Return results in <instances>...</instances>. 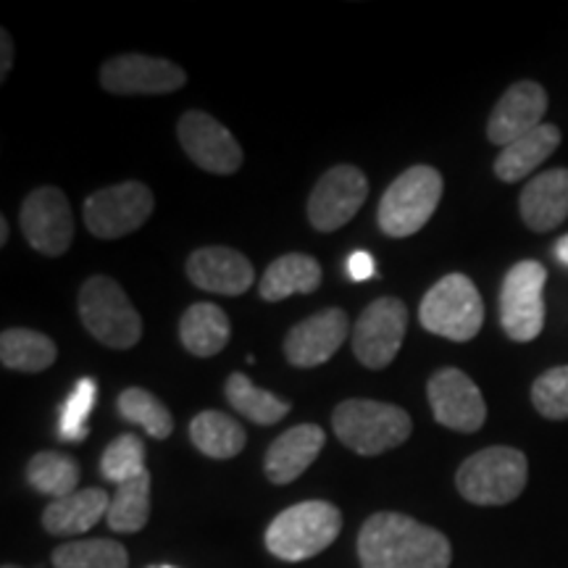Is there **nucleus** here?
<instances>
[{
  "instance_id": "nucleus-1",
  "label": "nucleus",
  "mask_w": 568,
  "mask_h": 568,
  "mask_svg": "<svg viewBox=\"0 0 568 568\" xmlns=\"http://www.w3.org/2000/svg\"><path fill=\"white\" fill-rule=\"evenodd\" d=\"M358 558L364 568H447L453 548L443 531L385 510L361 527Z\"/></svg>"
},
{
  "instance_id": "nucleus-2",
  "label": "nucleus",
  "mask_w": 568,
  "mask_h": 568,
  "mask_svg": "<svg viewBox=\"0 0 568 568\" xmlns=\"http://www.w3.org/2000/svg\"><path fill=\"white\" fill-rule=\"evenodd\" d=\"M339 529H343V514L337 506L326 500H305L282 510L268 524L264 539L274 558L297 564L329 548L339 537Z\"/></svg>"
},
{
  "instance_id": "nucleus-3",
  "label": "nucleus",
  "mask_w": 568,
  "mask_h": 568,
  "mask_svg": "<svg viewBox=\"0 0 568 568\" xmlns=\"http://www.w3.org/2000/svg\"><path fill=\"white\" fill-rule=\"evenodd\" d=\"M332 426L339 443L358 456H382L406 443L414 429L403 408L364 397L339 403L332 414Z\"/></svg>"
},
{
  "instance_id": "nucleus-4",
  "label": "nucleus",
  "mask_w": 568,
  "mask_h": 568,
  "mask_svg": "<svg viewBox=\"0 0 568 568\" xmlns=\"http://www.w3.org/2000/svg\"><path fill=\"white\" fill-rule=\"evenodd\" d=\"M529 477L527 456L516 447H485L460 464L458 493L474 506H508L524 493Z\"/></svg>"
},
{
  "instance_id": "nucleus-5",
  "label": "nucleus",
  "mask_w": 568,
  "mask_h": 568,
  "mask_svg": "<svg viewBox=\"0 0 568 568\" xmlns=\"http://www.w3.org/2000/svg\"><path fill=\"white\" fill-rule=\"evenodd\" d=\"M418 322L426 332L439 335L453 343H468L479 335L485 324V303L477 284L466 274H447L418 305Z\"/></svg>"
},
{
  "instance_id": "nucleus-6",
  "label": "nucleus",
  "mask_w": 568,
  "mask_h": 568,
  "mask_svg": "<svg viewBox=\"0 0 568 568\" xmlns=\"http://www.w3.org/2000/svg\"><path fill=\"white\" fill-rule=\"evenodd\" d=\"M80 318L84 329L105 347L126 351L142 337V318L138 308L111 276H90L80 290Z\"/></svg>"
},
{
  "instance_id": "nucleus-7",
  "label": "nucleus",
  "mask_w": 568,
  "mask_h": 568,
  "mask_svg": "<svg viewBox=\"0 0 568 568\" xmlns=\"http://www.w3.org/2000/svg\"><path fill=\"white\" fill-rule=\"evenodd\" d=\"M443 197V174L435 166H410L389 184L379 203V226L387 237L403 240L424 230Z\"/></svg>"
},
{
  "instance_id": "nucleus-8",
  "label": "nucleus",
  "mask_w": 568,
  "mask_h": 568,
  "mask_svg": "<svg viewBox=\"0 0 568 568\" xmlns=\"http://www.w3.org/2000/svg\"><path fill=\"white\" fill-rule=\"evenodd\" d=\"M545 282L548 272L537 261L510 266L500 287V326L514 343H531L545 326Z\"/></svg>"
},
{
  "instance_id": "nucleus-9",
  "label": "nucleus",
  "mask_w": 568,
  "mask_h": 568,
  "mask_svg": "<svg viewBox=\"0 0 568 568\" xmlns=\"http://www.w3.org/2000/svg\"><path fill=\"white\" fill-rule=\"evenodd\" d=\"M155 197L142 182L98 190L84 201V226L98 240H116L140 230L153 213Z\"/></svg>"
},
{
  "instance_id": "nucleus-10",
  "label": "nucleus",
  "mask_w": 568,
  "mask_h": 568,
  "mask_svg": "<svg viewBox=\"0 0 568 568\" xmlns=\"http://www.w3.org/2000/svg\"><path fill=\"white\" fill-rule=\"evenodd\" d=\"M408 308L397 297H376L353 326V353L366 368H387L400 351Z\"/></svg>"
},
{
  "instance_id": "nucleus-11",
  "label": "nucleus",
  "mask_w": 568,
  "mask_h": 568,
  "mask_svg": "<svg viewBox=\"0 0 568 568\" xmlns=\"http://www.w3.org/2000/svg\"><path fill=\"white\" fill-rule=\"evenodd\" d=\"M426 397L437 424L447 429L471 435L487 422V403L481 389L460 368H439L426 385Z\"/></svg>"
},
{
  "instance_id": "nucleus-12",
  "label": "nucleus",
  "mask_w": 568,
  "mask_h": 568,
  "mask_svg": "<svg viewBox=\"0 0 568 568\" xmlns=\"http://www.w3.org/2000/svg\"><path fill=\"white\" fill-rule=\"evenodd\" d=\"M368 180L358 166L343 163V166L329 169L322 180L316 182L314 193L308 201V219L318 232H335L345 226L361 205L366 203Z\"/></svg>"
},
{
  "instance_id": "nucleus-13",
  "label": "nucleus",
  "mask_w": 568,
  "mask_h": 568,
  "mask_svg": "<svg viewBox=\"0 0 568 568\" xmlns=\"http://www.w3.org/2000/svg\"><path fill=\"white\" fill-rule=\"evenodd\" d=\"M27 243L42 255H63L74 240V219L59 187H40L27 195L19 213Z\"/></svg>"
},
{
  "instance_id": "nucleus-14",
  "label": "nucleus",
  "mask_w": 568,
  "mask_h": 568,
  "mask_svg": "<svg viewBox=\"0 0 568 568\" xmlns=\"http://www.w3.org/2000/svg\"><path fill=\"white\" fill-rule=\"evenodd\" d=\"M184 82L187 74L176 63L142 53L116 55L101 69V84L113 95H166Z\"/></svg>"
},
{
  "instance_id": "nucleus-15",
  "label": "nucleus",
  "mask_w": 568,
  "mask_h": 568,
  "mask_svg": "<svg viewBox=\"0 0 568 568\" xmlns=\"http://www.w3.org/2000/svg\"><path fill=\"white\" fill-rule=\"evenodd\" d=\"M184 153L211 174H234L243 166V148L222 122L205 111H187L176 126Z\"/></svg>"
},
{
  "instance_id": "nucleus-16",
  "label": "nucleus",
  "mask_w": 568,
  "mask_h": 568,
  "mask_svg": "<svg viewBox=\"0 0 568 568\" xmlns=\"http://www.w3.org/2000/svg\"><path fill=\"white\" fill-rule=\"evenodd\" d=\"M548 111V92L539 82L524 80L510 84L506 95L495 105L493 116L487 122V140L493 145L506 148L524 134L542 126V116Z\"/></svg>"
},
{
  "instance_id": "nucleus-17",
  "label": "nucleus",
  "mask_w": 568,
  "mask_h": 568,
  "mask_svg": "<svg viewBox=\"0 0 568 568\" xmlns=\"http://www.w3.org/2000/svg\"><path fill=\"white\" fill-rule=\"evenodd\" d=\"M347 314L343 308H326L308 316L284 337V358L295 368L322 366L347 339Z\"/></svg>"
},
{
  "instance_id": "nucleus-18",
  "label": "nucleus",
  "mask_w": 568,
  "mask_h": 568,
  "mask_svg": "<svg viewBox=\"0 0 568 568\" xmlns=\"http://www.w3.org/2000/svg\"><path fill=\"white\" fill-rule=\"evenodd\" d=\"M187 276L195 287L216 295H243L255 282L253 264L224 245L201 247L187 258Z\"/></svg>"
},
{
  "instance_id": "nucleus-19",
  "label": "nucleus",
  "mask_w": 568,
  "mask_h": 568,
  "mask_svg": "<svg viewBox=\"0 0 568 568\" xmlns=\"http://www.w3.org/2000/svg\"><path fill=\"white\" fill-rule=\"evenodd\" d=\"M324 429L316 424H301L287 429L268 445L264 471L274 485H290L305 474L324 447Z\"/></svg>"
},
{
  "instance_id": "nucleus-20",
  "label": "nucleus",
  "mask_w": 568,
  "mask_h": 568,
  "mask_svg": "<svg viewBox=\"0 0 568 568\" xmlns=\"http://www.w3.org/2000/svg\"><path fill=\"white\" fill-rule=\"evenodd\" d=\"M524 224L531 232H552L568 219V169H550L535 176L518 197Z\"/></svg>"
},
{
  "instance_id": "nucleus-21",
  "label": "nucleus",
  "mask_w": 568,
  "mask_h": 568,
  "mask_svg": "<svg viewBox=\"0 0 568 568\" xmlns=\"http://www.w3.org/2000/svg\"><path fill=\"white\" fill-rule=\"evenodd\" d=\"M111 495L103 489H77L74 495L53 500L42 514V527L55 537H74L84 535L95 527L101 518L109 516Z\"/></svg>"
},
{
  "instance_id": "nucleus-22",
  "label": "nucleus",
  "mask_w": 568,
  "mask_h": 568,
  "mask_svg": "<svg viewBox=\"0 0 568 568\" xmlns=\"http://www.w3.org/2000/svg\"><path fill=\"white\" fill-rule=\"evenodd\" d=\"M560 145V130L556 124L545 122L535 132L524 134L510 145L500 148V155L495 159L497 180L514 184L527 180L531 172H537L539 163H545Z\"/></svg>"
},
{
  "instance_id": "nucleus-23",
  "label": "nucleus",
  "mask_w": 568,
  "mask_h": 568,
  "mask_svg": "<svg viewBox=\"0 0 568 568\" xmlns=\"http://www.w3.org/2000/svg\"><path fill=\"white\" fill-rule=\"evenodd\" d=\"M318 284H322L318 261L303 253H287L266 268L264 280H261V297L266 303H280L290 295L316 293Z\"/></svg>"
},
{
  "instance_id": "nucleus-24",
  "label": "nucleus",
  "mask_w": 568,
  "mask_h": 568,
  "mask_svg": "<svg viewBox=\"0 0 568 568\" xmlns=\"http://www.w3.org/2000/svg\"><path fill=\"white\" fill-rule=\"evenodd\" d=\"M230 316L213 303H193L180 322V339L197 358H211L230 343Z\"/></svg>"
},
{
  "instance_id": "nucleus-25",
  "label": "nucleus",
  "mask_w": 568,
  "mask_h": 568,
  "mask_svg": "<svg viewBox=\"0 0 568 568\" xmlns=\"http://www.w3.org/2000/svg\"><path fill=\"white\" fill-rule=\"evenodd\" d=\"M55 358H59V347L42 332L6 329L0 337V361L11 372H45L55 364Z\"/></svg>"
},
{
  "instance_id": "nucleus-26",
  "label": "nucleus",
  "mask_w": 568,
  "mask_h": 568,
  "mask_svg": "<svg viewBox=\"0 0 568 568\" xmlns=\"http://www.w3.org/2000/svg\"><path fill=\"white\" fill-rule=\"evenodd\" d=\"M190 437L193 445L203 456L226 460L243 453L245 447V432L243 426L234 422L232 416L222 414V410H203L190 424Z\"/></svg>"
},
{
  "instance_id": "nucleus-27",
  "label": "nucleus",
  "mask_w": 568,
  "mask_h": 568,
  "mask_svg": "<svg viewBox=\"0 0 568 568\" xmlns=\"http://www.w3.org/2000/svg\"><path fill=\"white\" fill-rule=\"evenodd\" d=\"M224 395L234 410H240L245 418H251L253 424L261 426H272L276 422H282L290 410L287 400L268 393V389L255 387L243 372L230 374V379H226L224 385Z\"/></svg>"
},
{
  "instance_id": "nucleus-28",
  "label": "nucleus",
  "mask_w": 568,
  "mask_h": 568,
  "mask_svg": "<svg viewBox=\"0 0 568 568\" xmlns=\"http://www.w3.org/2000/svg\"><path fill=\"white\" fill-rule=\"evenodd\" d=\"M148 518H151V474H142L140 479L116 487L105 521L116 535H134L145 529Z\"/></svg>"
},
{
  "instance_id": "nucleus-29",
  "label": "nucleus",
  "mask_w": 568,
  "mask_h": 568,
  "mask_svg": "<svg viewBox=\"0 0 568 568\" xmlns=\"http://www.w3.org/2000/svg\"><path fill=\"white\" fill-rule=\"evenodd\" d=\"M27 481H30L34 493L61 500V497L77 493L80 464L74 458L63 456V453H38L27 466Z\"/></svg>"
},
{
  "instance_id": "nucleus-30",
  "label": "nucleus",
  "mask_w": 568,
  "mask_h": 568,
  "mask_svg": "<svg viewBox=\"0 0 568 568\" xmlns=\"http://www.w3.org/2000/svg\"><path fill=\"white\" fill-rule=\"evenodd\" d=\"M53 568H126L130 556L116 539H74L53 550Z\"/></svg>"
},
{
  "instance_id": "nucleus-31",
  "label": "nucleus",
  "mask_w": 568,
  "mask_h": 568,
  "mask_svg": "<svg viewBox=\"0 0 568 568\" xmlns=\"http://www.w3.org/2000/svg\"><path fill=\"white\" fill-rule=\"evenodd\" d=\"M116 410L124 422L138 424L148 435L155 439L172 437L174 432V418L169 414V408L163 406L159 397L148 393L142 387H126L116 400Z\"/></svg>"
},
{
  "instance_id": "nucleus-32",
  "label": "nucleus",
  "mask_w": 568,
  "mask_h": 568,
  "mask_svg": "<svg viewBox=\"0 0 568 568\" xmlns=\"http://www.w3.org/2000/svg\"><path fill=\"white\" fill-rule=\"evenodd\" d=\"M101 474L116 487L148 474L145 445H142V439L138 435H122L113 439V443L103 450Z\"/></svg>"
},
{
  "instance_id": "nucleus-33",
  "label": "nucleus",
  "mask_w": 568,
  "mask_h": 568,
  "mask_svg": "<svg viewBox=\"0 0 568 568\" xmlns=\"http://www.w3.org/2000/svg\"><path fill=\"white\" fill-rule=\"evenodd\" d=\"M98 403V382L84 376L71 389L67 403L61 406L59 437L63 443H82L88 437V418Z\"/></svg>"
},
{
  "instance_id": "nucleus-34",
  "label": "nucleus",
  "mask_w": 568,
  "mask_h": 568,
  "mask_svg": "<svg viewBox=\"0 0 568 568\" xmlns=\"http://www.w3.org/2000/svg\"><path fill=\"white\" fill-rule=\"evenodd\" d=\"M531 403L539 416L550 422H566L568 418V366L548 368L531 385Z\"/></svg>"
},
{
  "instance_id": "nucleus-35",
  "label": "nucleus",
  "mask_w": 568,
  "mask_h": 568,
  "mask_svg": "<svg viewBox=\"0 0 568 568\" xmlns=\"http://www.w3.org/2000/svg\"><path fill=\"white\" fill-rule=\"evenodd\" d=\"M347 274H351V280H355V282L372 280V276L376 274L372 253L355 251V253L351 255V258H347Z\"/></svg>"
},
{
  "instance_id": "nucleus-36",
  "label": "nucleus",
  "mask_w": 568,
  "mask_h": 568,
  "mask_svg": "<svg viewBox=\"0 0 568 568\" xmlns=\"http://www.w3.org/2000/svg\"><path fill=\"white\" fill-rule=\"evenodd\" d=\"M0 48H3V55H0V80H6V74L11 71V63H13V42H11V34L3 30L0 34Z\"/></svg>"
},
{
  "instance_id": "nucleus-37",
  "label": "nucleus",
  "mask_w": 568,
  "mask_h": 568,
  "mask_svg": "<svg viewBox=\"0 0 568 568\" xmlns=\"http://www.w3.org/2000/svg\"><path fill=\"white\" fill-rule=\"evenodd\" d=\"M552 253H556V258L560 261V264L568 266V234H564V237L558 240L556 247H552Z\"/></svg>"
},
{
  "instance_id": "nucleus-38",
  "label": "nucleus",
  "mask_w": 568,
  "mask_h": 568,
  "mask_svg": "<svg viewBox=\"0 0 568 568\" xmlns=\"http://www.w3.org/2000/svg\"><path fill=\"white\" fill-rule=\"evenodd\" d=\"M9 243V222H6V216H0V245Z\"/></svg>"
},
{
  "instance_id": "nucleus-39",
  "label": "nucleus",
  "mask_w": 568,
  "mask_h": 568,
  "mask_svg": "<svg viewBox=\"0 0 568 568\" xmlns=\"http://www.w3.org/2000/svg\"><path fill=\"white\" fill-rule=\"evenodd\" d=\"M153 568H174V566H153Z\"/></svg>"
},
{
  "instance_id": "nucleus-40",
  "label": "nucleus",
  "mask_w": 568,
  "mask_h": 568,
  "mask_svg": "<svg viewBox=\"0 0 568 568\" xmlns=\"http://www.w3.org/2000/svg\"><path fill=\"white\" fill-rule=\"evenodd\" d=\"M3 568H19V566H3Z\"/></svg>"
}]
</instances>
